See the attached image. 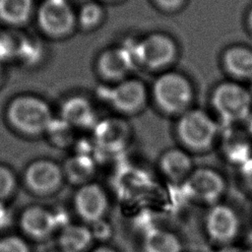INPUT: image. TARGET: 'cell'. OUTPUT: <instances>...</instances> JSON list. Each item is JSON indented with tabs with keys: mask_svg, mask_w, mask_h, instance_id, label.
I'll list each match as a JSON object with an SVG mask.
<instances>
[{
	"mask_svg": "<svg viewBox=\"0 0 252 252\" xmlns=\"http://www.w3.org/2000/svg\"><path fill=\"white\" fill-rule=\"evenodd\" d=\"M43 57V46L41 42L33 37L23 36L17 58L24 64L33 66L41 61Z\"/></svg>",
	"mask_w": 252,
	"mask_h": 252,
	"instance_id": "23",
	"label": "cell"
},
{
	"mask_svg": "<svg viewBox=\"0 0 252 252\" xmlns=\"http://www.w3.org/2000/svg\"><path fill=\"white\" fill-rule=\"evenodd\" d=\"M33 0H0V20L11 26L23 25L32 14Z\"/></svg>",
	"mask_w": 252,
	"mask_h": 252,
	"instance_id": "21",
	"label": "cell"
},
{
	"mask_svg": "<svg viewBox=\"0 0 252 252\" xmlns=\"http://www.w3.org/2000/svg\"><path fill=\"white\" fill-rule=\"evenodd\" d=\"M130 127L120 118H105L94 127V141L97 149L105 154L122 151L130 140Z\"/></svg>",
	"mask_w": 252,
	"mask_h": 252,
	"instance_id": "13",
	"label": "cell"
},
{
	"mask_svg": "<svg viewBox=\"0 0 252 252\" xmlns=\"http://www.w3.org/2000/svg\"><path fill=\"white\" fill-rule=\"evenodd\" d=\"M111 105L124 114L137 113L144 108L148 99V91L144 83L135 78L117 82L107 93Z\"/></svg>",
	"mask_w": 252,
	"mask_h": 252,
	"instance_id": "11",
	"label": "cell"
},
{
	"mask_svg": "<svg viewBox=\"0 0 252 252\" xmlns=\"http://www.w3.org/2000/svg\"><path fill=\"white\" fill-rule=\"evenodd\" d=\"M103 16L104 11L99 3L87 2L81 6L77 13V24L86 30H91L100 24Z\"/></svg>",
	"mask_w": 252,
	"mask_h": 252,
	"instance_id": "24",
	"label": "cell"
},
{
	"mask_svg": "<svg viewBox=\"0 0 252 252\" xmlns=\"http://www.w3.org/2000/svg\"><path fill=\"white\" fill-rule=\"evenodd\" d=\"M74 209L81 220L93 224L103 220L108 209V197L100 185L89 182L76 191Z\"/></svg>",
	"mask_w": 252,
	"mask_h": 252,
	"instance_id": "10",
	"label": "cell"
},
{
	"mask_svg": "<svg viewBox=\"0 0 252 252\" xmlns=\"http://www.w3.org/2000/svg\"><path fill=\"white\" fill-rule=\"evenodd\" d=\"M136 65L131 45L107 48L98 55L96 60L98 74L103 79L115 83L127 79Z\"/></svg>",
	"mask_w": 252,
	"mask_h": 252,
	"instance_id": "12",
	"label": "cell"
},
{
	"mask_svg": "<svg viewBox=\"0 0 252 252\" xmlns=\"http://www.w3.org/2000/svg\"><path fill=\"white\" fill-rule=\"evenodd\" d=\"M11 222V214L5 207L4 203H0V229L7 227Z\"/></svg>",
	"mask_w": 252,
	"mask_h": 252,
	"instance_id": "31",
	"label": "cell"
},
{
	"mask_svg": "<svg viewBox=\"0 0 252 252\" xmlns=\"http://www.w3.org/2000/svg\"><path fill=\"white\" fill-rule=\"evenodd\" d=\"M6 115L15 130L28 136L45 133L54 118L48 103L31 94L19 95L11 100Z\"/></svg>",
	"mask_w": 252,
	"mask_h": 252,
	"instance_id": "1",
	"label": "cell"
},
{
	"mask_svg": "<svg viewBox=\"0 0 252 252\" xmlns=\"http://www.w3.org/2000/svg\"><path fill=\"white\" fill-rule=\"evenodd\" d=\"M60 118L74 129H89L97 123L96 113L92 102L81 95L68 97L61 105Z\"/></svg>",
	"mask_w": 252,
	"mask_h": 252,
	"instance_id": "15",
	"label": "cell"
},
{
	"mask_svg": "<svg viewBox=\"0 0 252 252\" xmlns=\"http://www.w3.org/2000/svg\"><path fill=\"white\" fill-rule=\"evenodd\" d=\"M27 187L37 195H50L61 187L64 174L62 167L49 159H36L25 171Z\"/></svg>",
	"mask_w": 252,
	"mask_h": 252,
	"instance_id": "9",
	"label": "cell"
},
{
	"mask_svg": "<svg viewBox=\"0 0 252 252\" xmlns=\"http://www.w3.org/2000/svg\"><path fill=\"white\" fill-rule=\"evenodd\" d=\"M91 252H116V251L108 246H98Z\"/></svg>",
	"mask_w": 252,
	"mask_h": 252,
	"instance_id": "33",
	"label": "cell"
},
{
	"mask_svg": "<svg viewBox=\"0 0 252 252\" xmlns=\"http://www.w3.org/2000/svg\"><path fill=\"white\" fill-rule=\"evenodd\" d=\"M250 91V93H251V95H252V87H251V90H249Z\"/></svg>",
	"mask_w": 252,
	"mask_h": 252,
	"instance_id": "36",
	"label": "cell"
},
{
	"mask_svg": "<svg viewBox=\"0 0 252 252\" xmlns=\"http://www.w3.org/2000/svg\"><path fill=\"white\" fill-rule=\"evenodd\" d=\"M222 66L234 79L252 80V49L244 45H232L222 54Z\"/></svg>",
	"mask_w": 252,
	"mask_h": 252,
	"instance_id": "17",
	"label": "cell"
},
{
	"mask_svg": "<svg viewBox=\"0 0 252 252\" xmlns=\"http://www.w3.org/2000/svg\"><path fill=\"white\" fill-rule=\"evenodd\" d=\"M152 94L157 106L162 112L181 115L190 108L194 90L191 82L183 74L167 71L155 80Z\"/></svg>",
	"mask_w": 252,
	"mask_h": 252,
	"instance_id": "2",
	"label": "cell"
},
{
	"mask_svg": "<svg viewBox=\"0 0 252 252\" xmlns=\"http://www.w3.org/2000/svg\"><path fill=\"white\" fill-rule=\"evenodd\" d=\"M184 185L192 199L211 206L218 204L226 189L221 174L209 167L193 169Z\"/></svg>",
	"mask_w": 252,
	"mask_h": 252,
	"instance_id": "7",
	"label": "cell"
},
{
	"mask_svg": "<svg viewBox=\"0 0 252 252\" xmlns=\"http://www.w3.org/2000/svg\"><path fill=\"white\" fill-rule=\"evenodd\" d=\"M108 1H112V0H108Z\"/></svg>",
	"mask_w": 252,
	"mask_h": 252,
	"instance_id": "37",
	"label": "cell"
},
{
	"mask_svg": "<svg viewBox=\"0 0 252 252\" xmlns=\"http://www.w3.org/2000/svg\"><path fill=\"white\" fill-rule=\"evenodd\" d=\"M156 4L165 11H175L179 9L185 0H154Z\"/></svg>",
	"mask_w": 252,
	"mask_h": 252,
	"instance_id": "30",
	"label": "cell"
},
{
	"mask_svg": "<svg viewBox=\"0 0 252 252\" xmlns=\"http://www.w3.org/2000/svg\"><path fill=\"white\" fill-rule=\"evenodd\" d=\"M16 187V178L13 171L5 166L0 164V203H4Z\"/></svg>",
	"mask_w": 252,
	"mask_h": 252,
	"instance_id": "26",
	"label": "cell"
},
{
	"mask_svg": "<svg viewBox=\"0 0 252 252\" xmlns=\"http://www.w3.org/2000/svg\"><path fill=\"white\" fill-rule=\"evenodd\" d=\"M144 252H181L179 238L170 231L153 228L146 232L143 239Z\"/></svg>",
	"mask_w": 252,
	"mask_h": 252,
	"instance_id": "20",
	"label": "cell"
},
{
	"mask_svg": "<svg viewBox=\"0 0 252 252\" xmlns=\"http://www.w3.org/2000/svg\"><path fill=\"white\" fill-rule=\"evenodd\" d=\"M247 25L252 32V8L249 10V12L247 14Z\"/></svg>",
	"mask_w": 252,
	"mask_h": 252,
	"instance_id": "34",
	"label": "cell"
},
{
	"mask_svg": "<svg viewBox=\"0 0 252 252\" xmlns=\"http://www.w3.org/2000/svg\"><path fill=\"white\" fill-rule=\"evenodd\" d=\"M161 173L174 183L184 182L193 171V161L188 152L171 148L166 150L159 158L158 162Z\"/></svg>",
	"mask_w": 252,
	"mask_h": 252,
	"instance_id": "16",
	"label": "cell"
},
{
	"mask_svg": "<svg viewBox=\"0 0 252 252\" xmlns=\"http://www.w3.org/2000/svg\"><path fill=\"white\" fill-rule=\"evenodd\" d=\"M205 227L209 237L214 242L226 246L236 238L240 228V220L232 208L218 203L207 212Z\"/></svg>",
	"mask_w": 252,
	"mask_h": 252,
	"instance_id": "8",
	"label": "cell"
},
{
	"mask_svg": "<svg viewBox=\"0 0 252 252\" xmlns=\"http://www.w3.org/2000/svg\"><path fill=\"white\" fill-rule=\"evenodd\" d=\"M217 252H247L239 247H235V246H230V245H226V246H222L220 250H218Z\"/></svg>",
	"mask_w": 252,
	"mask_h": 252,
	"instance_id": "32",
	"label": "cell"
},
{
	"mask_svg": "<svg viewBox=\"0 0 252 252\" xmlns=\"http://www.w3.org/2000/svg\"><path fill=\"white\" fill-rule=\"evenodd\" d=\"M218 131L215 119L200 108H189L179 115L176 122L177 138L185 149L192 152H205L211 149Z\"/></svg>",
	"mask_w": 252,
	"mask_h": 252,
	"instance_id": "3",
	"label": "cell"
},
{
	"mask_svg": "<svg viewBox=\"0 0 252 252\" xmlns=\"http://www.w3.org/2000/svg\"><path fill=\"white\" fill-rule=\"evenodd\" d=\"M74 128L60 117L53 118L46 130L50 142L58 148H67L74 143Z\"/></svg>",
	"mask_w": 252,
	"mask_h": 252,
	"instance_id": "22",
	"label": "cell"
},
{
	"mask_svg": "<svg viewBox=\"0 0 252 252\" xmlns=\"http://www.w3.org/2000/svg\"><path fill=\"white\" fill-rule=\"evenodd\" d=\"M211 101L216 113L226 122L248 118L252 108L250 91L235 81H225L216 86Z\"/></svg>",
	"mask_w": 252,
	"mask_h": 252,
	"instance_id": "4",
	"label": "cell"
},
{
	"mask_svg": "<svg viewBox=\"0 0 252 252\" xmlns=\"http://www.w3.org/2000/svg\"><path fill=\"white\" fill-rule=\"evenodd\" d=\"M36 20L43 33L59 38L73 32L77 13L67 0H44L37 10Z\"/></svg>",
	"mask_w": 252,
	"mask_h": 252,
	"instance_id": "6",
	"label": "cell"
},
{
	"mask_svg": "<svg viewBox=\"0 0 252 252\" xmlns=\"http://www.w3.org/2000/svg\"><path fill=\"white\" fill-rule=\"evenodd\" d=\"M0 252H30V249L24 239L10 235L0 239Z\"/></svg>",
	"mask_w": 252,
	"mask_h": 252,
	"instance_id": "27",
	"label": "cell"
},
{
	"mask_svg": "<svg viewBox=\"0 0 252 252\" xmlns=\"http://www.w3.org/2000/svg\"><path fill=\"white\" fill-rule=\"evenodd\" d=\"M23 36L13 32H0V62L17 58Z\"/></svg>",
	"mask_w": 252,
	"mask_h": 252,
	"instance_id": "25",
	"label": "cell"
},
{
	"mask_svg": "<svg viewBox=\"0 0 252 252\" xmlns=\"http://www.w3.org/2000/svg\"><path fill=\"white\" fill-rule=\"evenodd\" d=\"M92 230L82 224H68L64 226L58 237V244L62 252H85L93 242Z\"/></svg>",
	"mask_w": 252,
	"mask_h": 252,
	"instance_id": "18",
	"label": "cell"
},
{
	"mask_svg": "<svg viewBox=\"0 0 252 252\" xmlns=\"http://www.w3.org/2000/svg\"><path fill=\"white\" fill-rule=\"evenodd\" d=\"M137 65L149 70L168 67L177 57L174 39L163 32H153L131 45Z\"/></svg>",
	"mask_w": 252,
	"mask_h": 252,
	"instance_id": "5",
	"label": "cell"
},
{
	"mask_svg": "<svg viewBox=\"0 0 252 252\" xmlns=\"http://www.w3.org/2000/svg\"><path fill=\"white\" fill-rule=\"evenodd\" d=\"M62 170L64 178L70 183L82 186L90 182L94 173L95 164L91 157L79 153L65 161Z\"/></svg>",
	"mask_w": 252,
	"mask_h": 252,
	"instance_id": "19",
	"label": "cell"
},
{
	"mask_svg": "<svg viewBox=\"0 0 252 252\" xmlns=\"http://www.w3.org/2000/svg\"><path fill=\"white\" fill-rule=\"evenodd\" d=\"M2 76V62H0V79Z\"/></svg>",
	"mask_w": 252,
	"mask_h": 252,
	"instance_id": "35",
	"label": "cell"
},
{
	"mask_svg": "<svg viewBox=\"0 0 252 252\" xmlns=\"http://www.w3.org/2000/svg\"><path fill=\"white\" fill-rule=\"evenodd\" d=\"M20 224L28 236L41 240L53 233L58 225V220L47 209L33 206L24 211Z\"/></svg>",
	"mask_w": 252,
	"mask_h": 252,
	"instance_id": "14",
	"label": "cell"
},
{
	"mask_svg": "<svg viewBox=\"0 0 252 252\" xmlns=\"http://www.w3.org/2000/svg\"><path fill=\"white\" fill-rule=\"evenodd\" d=\"M91 230L94 238H98V239H106L110 232L109 226L107 225V223L103 221V220L93 223V229Z\"/></svg>",
	"mask_w": 252,
	"mask_h": 252,
	"instance_id": "28",
	"label": "cell"
},
{
	"mask_svg": "<svg viewBox=\"0 0 252 252\" xmlns=\"http://www.w3.org/2000/svg\"><path fill=\"white\" fill-rule=\"evenodd\" d=\"M241 174L247 189L252 193V158L241 165Z\"/></svg>",
	"mask_w": 252,
	"mask_h": 252,
	"instance_id": "29",
	"label": "cell"
}]
</instances>
